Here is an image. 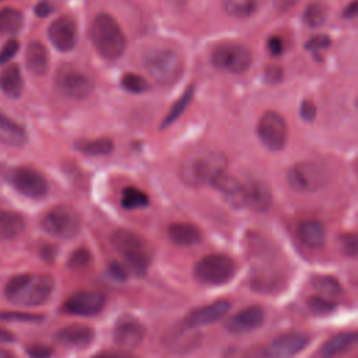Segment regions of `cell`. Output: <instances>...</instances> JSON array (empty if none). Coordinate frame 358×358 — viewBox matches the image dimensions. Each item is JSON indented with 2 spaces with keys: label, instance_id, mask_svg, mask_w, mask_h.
<instances>
[{
  "label": "cell",
  "instance_id": "6da1fadb",
  "mask_svg": "<svg viewBox=\"0 0 358 358\" xmlns=\"http://www.w3.org/2000/svg\"><path fill=\"white\" fill-rule=\"evenodd\" d=\"M55 289V280L43 273L17 274L4 287V296L8 302L20 306L43 305Z\"/></svg>",
  "mask_w": 358,
  "mask_h": 358
},
{
  "label": "cell",
  "instance_id": "7a4b0ae2",
  "mask_svg": "<svg viewBox=\"0 0 358 358\" xmlns=\"http://www.w3.org/2000/svg\"><path fill=\"white\" fill-rule=\"evenodd\" d=\"M227 157L221 151H199L187 157L180 166V178L189 186L213 185L225 172Z\"/></svg>",
  "mask_w": 358,
  "mask_h": 358
},
{
  "label": "cell",
  "instance_id": "3957f363",
  "mask_svg": "<svg viewBox=\"0 0 358 358\" xmlns=\"http://www.w3.org/2000/svg\"><path fill=\"white\" fill-rule=\"evenodd\" d=\"M110 245L123 259L129 273L144 275L151 262V245L138 234L130 229H116L110 235Z\"/></svg>",
  "mask_w": 358,
  "mask_h": 358
},
{
  "label": "cell",
  "instance_id": "277c9868",
  "mask_svg": "<svg viewBox=\"0 0 358 358\" xmlns=\"http://www.w3.org/2000/svg\"><path fill=\"white\" fill-rule=\"evenodd\" d=\"M90 39L95 50L108 60L120 57L126 50V36L109 14H98L90 27Z\"/></svg>",
  "mask_w": 358,
  "mask_h": 358
},
{
  "label": "cell",
  "instance_id": "5b68a950",
  "mask_svg": "<svg viewBox=\"0 0 358 358\" xmlns=\"http://www.w3.org/2000/svg\"><path fill=\"white\" fill-rule=\"evenodd\" d=\"M145 69L148 74L162 85L175 83L183 71V60L180 55L171 49H157L147 55Z\"/></svg>",
  "mask_w": 358,
  "mask_h": 358
},
{
  "label": "cell",
  "instance_id": "8992f818",
  "mask_svg": "<svg viewBox=\"0 0 358 358\" xmlns=\"http://www.w3.org/2000/svg\"><path fill=\"white\" fill-rule=\"evenodd\" d=\"M236 271L234 260L221 253L207 255L201 257L193 268V274L197 281L208 285H221L228 282Z\"/></svg>",
  "mask_w": 358,
  "mask_h": 358
},
{
  "label": "cell",
  "instance_id": "52a82bcc",
  "mask_svg": "<svg viewBox=\"0 0 358 358\" xmlns=\"http://www.w3.org/2000/svg\"><path fill=\"white\" fill-rule=\"evenodd\" d=\"M287 182L295 192L312 193L324 186L327 171L319 162L301 161L288 169Z\"/></svg>",
  "mask_w": 358,
  "mask_h": 358
},
{
  "label": "cell",
  "instance_id": "ba28073f",
  "mask_svg": "<svg viewBox=\"0 0 358 358\" xmlns=\"http://www.w3.org/2000/svg\"><path fill=\"white\" fill-rule=\"evenodd\" d=\"M41 225L52 236L70 239L78 234L81 220L73 207L56 206L42 217Z\"/></svg>",
  "mask_w": 358,
  "mask_h": 358
},
{
  "label": "cell",
  "instance_id": "9c48e42d",
  "mask_svg": "<svg viewBox=\"0 0 358 358\" xmlns=\"http://www.w3.org/2000/svg\"><path fill=\"white\" fill-rule=\"evenodd\" d=\"M55 84L62 95L73 99H84L95 88L92 78L73 66H62L55 76Z\"/></svg>",
  "mask_w": 358,
  "mask_h": 358
},
{
  "label": "cell",
  "instance_id": "30bf717a",
  "mask_svg": "<svg viewBox=\"0 0 358 358\" xmlns=\"http://www.w3.org/2000/svg\"><path fill=\"white\" fill-rule=\"evenodd\" d=\"M211 62L220 70L239 74L246 71L252 64V53L241 43L227 42L213 50Z\"/></svg>",
  "mask_w": 358,
  "mask_h": 358
},
{
  "label": "cell",
  "instance_id": "8fae6325",
  "mask_svg": "<svg viewBox=\"0 0 358 358\" xmlns=\"http://www.w3.org/2000/svg\"><path fill=\"white\" fill-rule=\"evenodd\" d=\"M257 134L268 150L280 151L288 138L287 122L278 112L267 110L259 119Z\"/></svg>",
  "mask_w": 358,
  "mask_h": 358
},
{
  "label": "cell",
  "instance_id": "7c38bea8",
  "mask_svg": "<svg viewBox=\"0 0 358 358\" xmlns=\"http://www.w3.org/2000/svg\"><path fill=\"white\" fill-rule=\"evenodd\" d=\"M10 180L17 192L31 199H42L49 190L45 176L29 166H18L13 169Z\"/></svg>",
  "mask_w": 358,
  "mask_h": 358
},
{
  "label": "cell",
  "instance_id": "4fadbf2b",
  "mask_svg": "<svg viewBox=\"0 0 358 358\" xmlns=\"http://www.w3.org/2000/svg\"><path fill=\"white\" fill-rule=\"evenodd\" d=\"M145 337L144 324L133 315H122L113 326V341L123 350H133L143 343Z\"/></svg>",
  "mask_w": 358,
  "mask_h": 358
},
{
  "label": "cell",
  "instance_id": "5bb4252c",
  "mask_svg": "<svg viewBox=\"0 0 358 358\" xmlns=\"http://www.w3.org/2000/svg\"><path fill=\"white\" fill-rule=\"evenodd\" d=\"M105 295L98 291H77L64 302V310L76 316H94L105 306Z\"/></svg>",
  "mask_w": 358,
  "mask_h": 358
},
{
  "label": "cell",
  "instance_id": "9a60e30c",
  "mask_svg": "<svg viewBox=\"0 0 358 358\" xmlns=\"http://www.w3.org/2000/svg\"><path fill=\"white\" fill-rule=\"evenodd\" d=\"M48 36L59 52H69L77 43V25L74 20L67 15L59 17L50 22Z\"/></svg>",
  "mask_w": 358,
  "mask_h": 358
},
{
  "label": "cell",
  "instance_id": "2e32d148",
  "mask_svg": "<svg viewBox=\"0 0 358 358\" xmlns=\"http://www.w3.org/2000/svg\"><path fill=\"white\" fill-rule=\"evenodd\" d=\"M309 343V337L301 331H288L275 337L266 348L271 358H291L301 352Z\"/></svg>",
  "mask_w": 358,
  "mask_h": 358
},
{
  "label": "cell",
  "instance_id": "e0dca14e",
  "mask_svg": "<svg viewBox=\"0 0 358 358\" xmlns=\"http://www.w3.org/2000/svg\"><path fill=\"white\" fill-rule=\"evenodd\" d=\"M231 309V303L225 299L215 301L208 305H203L192 309L185 317V326L194 329L206 324H211L224 317Z\"/></svg>",
  "mask_w": 358,
  "mask_h": 358
},
{
  "label": "cell",
  "instance_id": "ac0fdd59",
  "mask_svg": "<svg viewBox=\"0 0 358 358\" xmlns=\"http://www.w3.org/2000/svg\"><path fill=\"white\" fill-rule=\"evenodd\" d=\"M264 322V310L259 305H252L241 309L228 322L227 329L231 333H246L260 327Z\"/></svg>",
  "mask_w": 358,
  "mask_h": 358
},
{
  "label": "cell",
  "instance_id": "d6986e66",
  "mask_svg": "<svg viewBox=\"0 0 358 358\" xmlns=\"http://www.w3.org/2000/svg\"><path fill=\"white\" fill-rule=\"evenodd\" d=\"M55 338L63 345L80 348V347H87L94 341L95 331L90 326L74 323L60 329L56 333Z\"/></svg>",
  "mask_w": 358,
  "mask_h": 358
},
{
  "label": "cell",
  "instance_id": "ffe728a7",
  "mask_svg": "<svg viewBox=\"0 0 358 358\" xmlns=\"http://www.w3.org/2000/svg\"><path fill=\"white\" fill-rule=\"evenodd\" d=\"M245 206L263 213L271 206V190L266 182L252 180L245 185Z\"/></svg>",
  "mask_w": 358,
  "mask_h": 358
},
{
  "label": "cell",
  "instance_id": "44dd1931",
  "mask_svg": "<svg viewBox=\"0 0 358 358\" xmlns=\"http://www.w3.org/2000/svg\"><path fill=\"white\" fill-rule=\"evenodd\" d=\"M27 141L25 127L0 110V143L8 147H21Z\"/></svg>",
  "mask_w": 358,
  "mask_h": 358
},
{
  "label": "cell",
  "instance_id": "7402d4cb",
  "mask_svg": "<svg viewBox=\"0 0 358 358\" xmlns=\"http://www.w3.org/2000/svg\"><path fill=\"white\" fill-rule=\"evenodd\" d=\"M213 186L218 189L224 197L235 207L245 206V185H242L238 179L228 175L227 172L221 173L214 182Z\"/></svg>",
  "mask_w": 358,
  "mask_h": 358
},
{
  "label": "cell",
  "instance_id": "603a6c76",
  "mask_svg": "<svg viewBox=\"0 0 358 358\" xmlns=\"http://www.w3.org/2000/svg\"><path fill=\"white\" fill-rule=\"evenodd\" d=\"M358 345V331H345L329 338L320 348L323 358H333L341 355Z\"/></svg>",
  "mask_w": 358,
  "mask_h": 358
},
{
  "label": "cell",
  "instance_id": "cb8c5ba5",
  "mask_svg": "<svg viewBox=\"0 0 358 358\" xmlns=\"http://www.w3.org/2000/svg\"><path fill=\"white\" fill-rule=\"evenodd\" d=\"M298 236L301 242L310 249H320L326 242V231L320 221L308 218L299 222Z\"/></svg>",
  "mask_w": 358,
  "mask_h": 358
},
{
  "label": "cell",
  "instance_id": "d4e9b609",
  "mask_svg": "<svg viewBox=\"0 0 358 358\" xmlns=\"http://www.w3.org/2000/svg\"><path fill=\"white\" fill-rule=\"evenodd\" d=\"M25 63L28 70L35 76H45L49 69V56L46 48L41 42H31L27 46Z\"/></svg>",
  "mask_w": 358,
  "mask_h": 358
},
{
  "label": "cell",
  "instance_id": "484cf974",
  "mask_svg": "<svg viewBox=\"0 0 358 358\" xmlns=\"http://www.w3.org/2000/svg\"><path fill=\"white\" fill-rule=\"evenodd\" d=\"M169 239L179 246H190L197 243L201 239L200 229L187 222H173L168 228Z\"/></svg>",
  "mask_w": 358,
  "mask_h": 358
},
{
  "label": "cell",
  "instance_id": "4316f807",
  "mask_svg": "<svg viewBox=\"0 0 358 358\" xmlns=\"http://www.w3.org/2000/svg\"><path fill=\"white\" fill-rule=\"evenodd\" d=\"M24 81L18 64H10L0 73V90L8 98H18L22 94Z\"/></svg>",
  "mask_w": 358,
  "mask_h": 358
},
{
  "label": "cell",
  "instance_id": "83f0119b",
  "mask_svg": "<svg viewBox=\"0 0 358 358\" xmlns=\"http://www.w3.org/2000/svg\"><path fill=\"white\" fill-rule=\"evenodd\" d=\"M25 229V221L22 215L14 211L0 210V239H14Z\"/></svg>",
  "mask_w": 358,
  "mask_h": 358
},
{
  "label": "cell",
  "instance_id": "f1b7e54d",
  "mask_svg": "<svg viewBox=\"0 0 358 358\" xmlns=\"http://www.w3.org/2000/svg\"><path fill=\"white\" fill-rule=\"evenodd\" d=\"M262 3L263 0H224L222 7L232 17L246 18L255 14Z\"/></svg>",
  "mask_w": 358,
  "mask_h": 358
},
{
  "label": "cell",
  "instance_id": "f546056e",
  "mask_svg": "<svg viewBox=\"0 0 358 358\" xmlns=\"http://www.w3.org/2000/svg\"><path fill=\"white\" fill-rule=\"evenodd\" d=\"M76 150L87 154V155H106L110 154L113 150V143L110 138L102 137V138H95V140H78L74 144Z\"/></svg>",
  "mask_w": 358,
  "mask_h": 358
},
{
  "label": "cell",
  "instance_id": "4dcf8cb0",
  "mask_svg": "<svg viewBox=\"0 0 358 358\" xmlns=\"http://www.w3.org/2000/svg\"><path fill=\"white\" fill-rule=\"evenodd\" d=\"M22 22L24 18L21 11L11 7L0 10V34H17L22 28Z\"/></svg>",
  "mask_w": 358,
  "mask_h": 358
},
{
  "label": "cell",
  "instance_id": "1f68e13d",
  "mask_svg": "<svg viewBox=\"0 0 358 358\" xmlns=\"http://www.w3.org/2000/svg\"><path fill=\"white\" fill-rule=\"evenodd\" d=\"M148 203H150L148 196L143 190L134 186H127L122 192V206L127 210L143 208L148 206Z\"/></svg>",
  "mask_w": 358,
  "mask_h": 358
},
{
  "label": "cell",
  "instance_id": "d6a6232c",
  "mask_svg": "<svg viewBox=\"0 0 358 358\" xmlns=\"http://www.w3.org/2000/svg\"><path fill=\"white\" fill-rule=\"evenodd\" d=\"M193 94H194V85H190L183 94L182 96L172 105L169 113L166 115V117L164 119V122L161 123V127H168L171 123H173L183 112L185 109L187 108V105L190 103L192 98H193Z\"/></svg>",
  "mask_w": 358,
  "mask_h": 358
},
{
  "label": "cell",
  "instance_id": "836d02e7",
  "mask_svg": "<svg viewBox=\"0 0 358 358\" xmlns=\"http://www.w3.org/2000/svg\"><path fill=\"white\" fill-rule=\"evenodd\" d=\"M315 289L324 298H333V296H338L341 294V285L338 284V281L333 277L329 275H319L315 277L312 281Z\"/></svg>",
  "mask_w": 358,
  "mask_h": 358
},
{
  "label": "cell",
  "instance_id": "e575fe53",
  "mask_svg": "<svg viewBox=\"0 0 358 358\" xmlns=\"http://www.w3.org/2000/svg\"><path fill=\"white\" fill-rule=\"evenodd\" d=\"M302 18L308 27H319L326 21V8L320 3H312L305 8Z\"/></svg>",
  "mask_w": 358,
  "mask_h": 358
},
{
  "label": "cell",
  "instance_id": "d590c367",
  "mask_svg": "<svg viewBox=\"0 0 358 358\" xmlns=\"http://www.w3.org/2000/svg\"><path fill=\"white\" fill-rule=\"evenodd\" d=\"M120 83L126 91L133 94H143L150 90V84L141 76L134 73H124L122 76Z\"/></svg>",
  "mask_w": 358,
  "mask_h": 358
},
{
  "label": "cell",
  "instance_id": "8d00e7d4",
  "mask_svg": "<svg viewBox=\"0 0 358 358\" xmlns=\"http://www.w3.org/2000/svg\"><path fill=\"white\" fill-rule=\"evenodd\" d=\"M338 248L344 256H358V231L345 232L338 238Z\"/></svg>",
  "mask_w": 358,
  "mask_h": 358
},
{
  "label": "cell",
  "instance_id": "74e56055",
  "mask_svg": "<svg viewBox=\"0 0 358 358\" xmlns=\"http://www.w3.org/2000/svg\"><path fill=\"white\" fill-rule=\"evenodd\" d=\"M308 308L312 313L324 316V315H330L336 309V303L322 295H313L308 299Z\"/></svg>",
  "mask_w": 358,
  "mask_h": 358
},
{
  "label": "cell",
  "instance_id": "f35d334b",
  "mask_svg": "<svg viewBox=\"0 0 358 358\" xmlns=\"http://www.w3.org/2000/svg\"><path fill=\"white\" fill-rule=\"evenodd\" d=\"M92 262V255L87 248L76 249L69 257V266L71 268H84Z\"/></svg>",
  "mask_w": 358,
  "mask_h": 358
},
{
  "label": "cell",
  "instance_id": "ab89813d",
  "mask_svg": "<svg viewBox=\"0 0 358 358\" xmlns=\"http://www.w3.org/2000/svg\"><path fill=\"white\" fill-rule=\"evenodd\" d=\"M0 319L3 320H17V322H41L43 317L36 313L25 312H1Z\"/></svg>",
  "mask_w": 358,
  "mask_h": 358
},
{
  "label": "cell",
  "instance_id": "60d3db41",
  "mask_svg": "<svg viewBox=\"0 0 358 358\" xmlns=\"http://www.w3.org/2000/svg\"><path fill=\"white\" fill-rule=\"evenodd\" d=\"M20 42L17 39H8L0 49V64L8 63L18 52Z\"/></svg>",
  "mask_w": 358,
  "mask_h": 358
},
{
  "label": "cell",
  "instance_id": "b9f144b4",
  "mask_svg": "<svg viewBox=\"0 0 358 358\" xmlns=\"http://www.w3.org/2000/svg\"><path fill=\"white\" fill-rule=\"evenodd\" d=\"M329 46H330V38L326 35H315L306 43V49L310 50L312 53L323 52Z\"/></svg>",
  "mask_w": 358,
  "mask_h": 358
},
{
  "label": "cell",
  "instance_id": "7bdbcfd3",
  "mask_svg": "<svg viewBox=\"0 0 358 358\" xmlns=\"http://www.w3.org/2000/svg\"><path fill=\"white\" fill-rule=\"evenodd\" d=\"M27 354L31 358H49L53 354V350L45 344H32L27 347Z\"/></svg>",
  "mask_w": 358,
  "mask_h": 358
},
{
  "label": "cell",
  "instance_id": "ee69618b",
  "mask_svg": "<svg viewBox=\"0 0 358 358\" xmlns=\"http://www.w3.org/2000/svg\"><path fill=\"white\" fill-rule=\"evenodd\" d=\"M92 358H140L138 355L130 352L129 350H108V351H101L95 354Z\"/></svg>",
  "mask_w": 358,
  "mask_h": 358
},
{
  "label": "cell",
  "instance_id": "f6af8a7d",
  "mask_svg": "<svg viewBox=\"0 0 358 358\" xmlns=\"http://www.w3.org/2000/svg\"><path fill=\"white\" fill-rule=\"evenodd\" d=\"M267 50L271 56H280L284 50V45H282V41L281 38L278 36H271L268 41H267Z\"/></svg>",
  "mask_w": 358,
  "mask_h": 358
},
{
  "label": "cell",
  "instance_id": "bcb514c9",
  "mask_svg": "<svg viewBox=\"0 0 358 358\" xmlns=\"http://www.w3.org/2000/svg\"><path fill=\"white\" fill-rule=\"evenodd\" d=\"M127 273H129V271H127L126 266H122V264H119V263H112V264L109 266V274H110L115 280L123 281V280L126 278Z\"/></svg>",
  "mask_w": 358,
  "mask_h": 358
},
{
  "label": "cell",
  "instance_id": "7dc6e473",
  "mask_svg": "<svg viewBox=\"0 0 358 358\" xmlns=\"http://www.w3.org/2000/svg\"><path fill=\"white\" fill-rule=\"evenodd\" d=\"M301 116L306 120H313L316 116V108L310 101H303L301 103Z\"/></svg>",
  "mask_w": 358,
  "mask_h": 358
},
{
  "label": "cell",
  "instance_id": "c3c4849f",
  "mask_svg": "<svg viewBox=\"0 0 358 358\" xmlns=\"http://www.w3.org/2000/svg\"><path fill=\"white\" fill-rule=\"evenodd\" d=\"M50 13H53V6L49 1H39L35 6V14L38 17H48Z\"/></svg>",
  "mask_w": 358,
  "mask_h": 358
},
{
  "label": "cell",
  "instance_id": "681fc988",
  "mask_svg": "<svg viewBox=\"0 0 358 358\" xmlns=\"http://www.w3.org/2000/svg\"><path fill=\"white\" fill-rule=\"evenodd\" d=\"M344 18H355L358 17V0H352L348 3L343 11Z\"/></svg>",
  "mask_w": 358,
  "mask_h": 358
},
{
  "label": "cell",
  "instance_id": "f907efd6",
  "mask_svg": "<svg viewBox=\"0 0 358 358\" xmlns=\"http://www.w3.org/2000/svg\"><path fill=\"white\" fill-rule=\"evenodd\" d=\"M298 0H273V4L277 10L280 11H285L288 8H291Z\"/></svg>",
  "mask_w": 358,
  "mask_h": 358
},
{
  "label": "cell",
  "instance_id": "816d5d0a",
  "mask_svg": "<svg viewBox=\"0 0 358 358\" xmlns=\"http://www.w3.org/2000/svg\"><path fill=\"white\" fill-rule=\"evenodd\" d=\"M14 340H15V337H14V334L11 331L0 327V343H6L7 344V343H13Z\"/></svg>",
  "mask_w": 358,
  "mask_h": 358
},
{
  "label": "cell",
  "instance_id": "f5cc1de1",
  "mask_svg": "<svg viewBox=\"0 0 358 358\" xmlns=\"http://www.w3.org/2000/svg\"><path fill=\"white\" fill-rule=\"evenodd\" d=\"M0 358H14L13 352L6 348H0Z\"/></svg>",
  "mask_w": 358,
  "mask_h": 358
}]
</instances>
